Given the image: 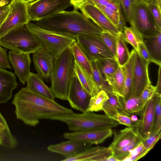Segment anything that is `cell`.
<instances>
[{
    "label": "cell",
    "mask_w": 161,
    "mask_h": 161,
    "mask_svg": "<svg viewBox=\"0 0 161 161\" xmlns=\"http://www.w3.org/2000/svg\"><path fill=\"white\" fill-rule=\"evenodd\" d=\"M87 58L90 61L114 57L100 35L90 34L75 38Z\"/></svg>",
    "instance_id": "9"
},
{
    "label": "cell",
    "mask_w": 161,
    "mask_h": 161,
    "mask_svg": "<svg viewBox=\"0 0 161 161\" xmlns=\"http://www.w3.org/2000/svg\"><path fill=\"white\" fill-rule=\"evenodd\" d=\"M156 97L155 94L147 103L143 110L138 114L140 118L133 128L141 141L149 136L153 132Z\"/></svg>",
    "instance_id": "12"
},
{
    "label": "cell",
    "mask_w": 161,
    "mask_h": 161,
    "mask_svg": "<svg viewBox=\"0 0 161 161\" xmlns=\"http://www.w3.org/2000/svg\"><path fill=\"white\" fill-rule=\"evenodd\" d=\"M12 103L15 107L17 119L33 127L39 123L40 119L73 112L71 109L35 94L26 87L22 88L14 95Z\"/></svg>",
    "instance_id": "1"
},
{
    "label": "cell",
    "mask_w": 161,
    "mask_h": 161,
    "mask_svg": "<svg viewBox=\"0 0 161 161\" xmlns=\"http://www.w3.org/2000/svg\"><path fill=\"white\" fill-rule=\"evenodd\" d=\"M74 63L70 47L55 58L49 87L55 97L67 100L70 84L75 74Z\"/></svg>",
    "instance_id": "3"
},
{
    "label": "cell",
    "mask_w": 161,
    "mask_h": 161,
    "mask_svg": "<svg viewBox=\"0 0 161 161\" xmlns=\"http://www.w3.org/2000/svg\"><path fill=\"white\" fill-rule=\"evenodd\" d=\"M26 87L33 92L46 98L55 100V97L50 88L37 74L31 72L26 80Z\"/></svg>",
    "instance_id": "21"
},
{
    "label": "cell",
    "mask_w": 161,
    "mask_h": 161,
    "mask_svg": "<svg viewBox=\"0 0 161 161\" xmlns=\"http://www.w3.org/2000/svg\"><path fill=\"white\" fill-rule=\"evenodd\" d=\"M129 116L132 122L135 124V125L136 123L138 121L139 119L136 115V114H130L129 115Z\"/></svg>",
    "instance_id": "53"
},
{
    "label": "cell",
    "mask_w": 161,
    "mask_h": 161,
    "mask_svg": "<svg viewBox=\"0 0 161 161\" xmlns=\"http://www.w3.org/2000/svg\"><path fill=\"white\" fill-rule=\"evenodd\" d=\"M25 0H15L10 5L8 15L0 27V38L12 30L31 21Z\"/></svg>",
    "instance_id": "10"
},
{
    "label": "cell",
    "mask_w": 161,
    "mask_h": 161,
    "mask_svg": "<svg viewBox=\"0 0 161 161\" xmlns=\"http://www.w3.org/2000/svg\"><path fill=\"white\" fill-rule=\"evenodd\" d=\"M8 58L14 68L15 73L19 81L24 85L31 72L30 68L31 61L30 54L10 51Z\"/></svg>",
    "instance_id": "17"
},
{
    "label": "cell",
    "mask_w": 161,
    "mask_h": 161,
    "mask_svg": "<svg viewBox=\"0 0 161 161\" xmlns=\"http://www.w3.org/2000/svg\"><path fill=\"white\" fill-rule=\"evenodd\" d=\"M33 54V62L37 74L42 79L50 78L53 69L54 56L42 47Z\"/></svg>",
    "instance_id": "16"
},
{
    "label": "cell",
    "mask_w": 161,
    "mask_h": 161,
    "mask_svg": "<svg viewBox=\"0 0 161 161\" xmlns=\"http://www.w3.org/2000/svg\"><path fill=\"white\" fill-rule=\"evenodd\" d=\"M91 62L93 79L98 88L100 91H104L108 94H114L104 76L99 69L96 61Z\"/></svg>",
    "instance_id": "32"
},
{
    "label": "cell",
    "mask_w": 161,
    "mask_h": 161,
    "mask_svg": "<svg viewBox=\"0 0 161 161\" xmlns=\"http://www.w3.org/2000/svg\"><path fill=\"white\" fill-rule=\"evenodd\" d=\"M140 142V139L136 136L129 144L122 147L113 151L112 155L118 161H122L128 156L130 151Z\"/></svg>",
    "instance_id": "34"
},
{
    "label": "cell",
    "mask_w": 161,
    "mask_h": 161,
    "mask_svg": "<svg viewBox=\"0 0 161 161\" xmlns=\"http://www.w3.org/2000/svg\"><path fill=\"white\" fill-rule=\"evenodd\" d=\"M149 63L136 51L133 67L130 97H140L145 86L150 81L148 72Z\"/></svg>",
    "instance_id": "11"
},
{
    "label": "cell",
    "mask_w": 161,
    "mask_h": 161,
    "mask_svg": "<svg viewBox=\"0 0 161 161\" xmlns=\"http://www.w3.org/2000/svg\"><path fill=\"white\" fill-rule=\"evenodd\" d=\"M100 36L107 47L115 58L117 35L108 31L103 30Z\"/></svg>",
    "instance_id": "37"
},
{
    "label": "cell",
    "mask_w": 161,
    "mask_h": 161,
    "mask_svg": "<svg viewBox=\"0 0 161 161\" xmlns=\"http://www.w3.org/2000/svg\"><path fill=\"white\" fill-rule=\"evenodd\" d=\"M36 0H26V1L28 3H29L34 1Z\"/></svg>",
    "instance_id": "55"
},
{
    "label": "cell",
    "mask_w": 161,
    "mask_h": 161,
    "mask_svg": "<svg viewBox=\"0 0 161 161\" xmlns=\"http://www.w3.org/2000/svg\"><path fill=\"white\" fill-rule=\"evenodd\" d=\"M11 5H6L0 2V27L8 15Z\"/></svg>",
    "instance_id": "48"
},
{
    "label": "cell",
    "mask_w": 161,
    "mask_h": 161,
    "mask_svg": "<svg viewBox=\"0 0 161 161\" xmlns=\"http://www.w3.org/2000/svg\"><path fill=\"white\" fill-rule=\"evenodd\" d=\"M146 149L142 142L139 144L130 152L128 156L122 161H136L145 156L150 151Z\"/></svg>",
    "instance_id": "39"
},
{
    "label": "cell",
    "mask_w": 161,
    "mask_h": 161,
    "mask_svg": "<svg viewBox=\"0 0 161 161\" xmlns=\"http://www.w3.org/2000/svg\"><path fill=\"white\" fill-rule=\"evenodd\" d=\"M157 83L156 87V94L161 95V65L159 66Z\"/></svg>",
    "instance_id": "51"
},
{
    "label": "cell",
    "mask_w": 161,
    "mask_h": 161,
    "mask_svg": "<svg viewBox=\"0 0 161 161\" xmlns=\"http://www.w3.org/2000/svg\"><path fill=\"white\" fill-rule=\"evenodd\" d=\"M156 95V97L155 106L154 122L152 134H156L161 132V95Z\"/></svg>",
    "instance_id": "40"
},
{
    "label": "cell",
    "mask_w": 161,
    "mask_h": 161,
    "mask_svg": "<svg viewBox=\"0 0 161 161\" xmlns=\"http://www.w3.org/2000/svg\"><path fill=\"white\" fill-rule=\"evenodd\" d=\"M141 38L152 62L161 65V32L153 36Z\"/></svg>",
    "instance_id": "22"
},
{
    "label": "cell",
    "mask_w": 161,
    "mask_h": 161,
    "mask_svg": "<svg viewBox=\"0 0 161 161\" xmlns=\"http://www.w3.org/2000/svg\"><path fill=\"white\" fill-rule=\"evenodd\" d=\"M15 0H0V2L6 5H10Z\"/></svg>",
    "instance_id": "54"
},
{
    "label": "cell",
    "mask_w": 161,
    "mask_h": 161,
    "mask_svg": "<svg viewBox=\"0 0 161 161\" xmlns=\"http://www.w3.org/2000/svg\"></svg>",
    "instance_id": "57"
},
{
    "label": "cell",
    "mask_w": 161,
    "mask_h": 161,
    "mask_svg": "<svg viewBox=\"0 0 161 161\" xmlns=\"http://www.w3.org/2000/svg\"><path fill=\"white\" fill-rule=\"evenodd\" d=\"M0 136L2 141V145L10 149L14 148L18 144L17 138L12 134L10 129H7L0 125Z\"/></svg>",
    "instance_id": "36"
},
{
    "label": "cell",
    "mask_w": 161,
    "mask_h": 161,
    "mask_svg": "<svg viewBox=\"0 0 161 161\" xmlns=\"http://www.w3.org/2000/svg\"><path fill=\"white\" fill-rule=\"evenodd\" d=\"M91 96L83 87L75 73L70 84L68 101L73 109L84 113L87 110Z\"/></svg>",
    "instance_id": "13"
},
{
    "label": "cell",
    "mask_w": 161,
    "mask_h": 161,
    "mask_svg": "<svg viewBox=\"0 0 161 161\" xmlns=\"http://www.w3.org/2000/svg\"><path fill=\"white\" fill-rule=\"evenodd\" d=\"M139 54L147 61L152 62L148 52L142 41L139 45Z\"/></svg>",
    "instance_id": "49"
},
{
    "label": "cell",
    "mask_w": 161,
    "mask_h": 161,
    "mask_svg": "<svg viewBox=\"0 0 161 161\" xmlns=\"http://www.w3.org/2000/svg\"><path fill=\"white\" fill-rule=\"evenodd\" d=\"M156 93V87L151 84L149 81L144 89L140 96L142 101L144 103H147L154 95Z\"/></svg>",
    "instance_id": "43"
},
{
    "label": "cell",
    "mask_w": 161,
    "mask_h": 161,
    "mask_svg": "<svg viewBox=\"0 0 161 161\" xmlns=\"http://www.w3.org/2000/svg\"><path fill=\"white\" fill-rule=\"evenodd\" d=\"M158 26L161 28V0H145Z\"/></svg>",
    "instance_id": "38"
},
{
    "label": "cell",
    "mask_w": 161,
    "mask_h": 161,
    "mask_svg": "<svg viewBox=\"0 0 161 161\" xmlns=\"http://www.w3.org/2000/svg\"><path fill=\"white\" fill-rule=\"evenodd\" d=\"M120 98L123 108L121 112L128 116L132 114L138 115L146 104L142 101L140 97H131L126 98L120 97Z\"/></svg>",
    "instance_id": "27"
},
{
    "label": "cell",
    "mask_w": 161,
    "mask_h": 161,
    "mask_svg": "<svg viewBox=\"0 0 161 161\" xmlns=\"http://www.w3.org/2000/svg\"><path fill=\"white\" fill-rule=\"evenodd\" d=\"M136 0H118L126 21L129 23L132 3Z\"/></svg>",
    "instance_id": "45"
},
{
    "label": "cell",
    "mask_w": 161,
    "mask_h": 161,
    "mask_svg": "<svg viewBox=\"0 0 161 161\" xmlns=\"http://www.w3.org/2000/svg\"><path fill=\"white\" fill-rule=\"evenodd\" d=\"M88 1V0H70V5L73 6L74 9L78 10Z\"/></svg>",
    "instance_id": "50"
},
{
    "label": "cell",
    "mask_w": 161,
    "mask_h": 161,
    "mask_svg": "<svg viewBox=\"0 0 161 161\" xmlns=\"http://www.w3.org/2000/svg\"><path fill=\"white\" fill-rule=\"evenodd\" d=\"M47 119L60 121L67 125L72 131L89 130L111 128L119 125L116 121L106 114H100L91 111L81 114L73 112L48 117Z\"/></svg>",
    "instance_id": "4"
},
{
    "label": "cell",
    "mask_w": 161,
    "mask_h": 161,
    "mask_svg": "<svg viewBox=\"0 0 161 161\" xmlns=\"http://www.w3.org/2000/svg\"><path fill=\"white\" fill-rule=\"evenodd\" d=\"M74 65L75 73L83 87L91 97L96 95L100 90L93 79L74 59Z\"/></svg>",
    "instance_id": "24"
},
{
    "label": "cell",
    "mask_w": 161,
    "mask_h": 161,
    "mask_svg": "<svg viewBox=\"0 0 161 161\" xmlns=\"http://www.w3.org/2000/svg\"><path fill=\"white\" fill-rule=\"evenodd\" d=\"M94 5L103 13L120 32H123L124 27L126 26V21L122 12L113 10L99 5Z\"/></svg>",
    "instance_id": "29"
},
{
    "label": "cell",
    "mask_w": 161,
    "mask_h": 161,
    "mask_svg": "<svg viewBox=\"0 0 161 161\" xmlns=\"http://www.w3.org/2000/svg\"><path fill=\"white\" fill-rule=\"evenodd\" d=\"M70 48L74 60L93 79L91 62L86 57L78 42L76 41Z\"/></svg>",
    "instance_id": "28"
},
{
    "label": "cell",
    "mask_w": 161,
    "mask_h": 161,
    "mask_svg": "<svg viewBox=\"0 0 161 161\" xmlns=\"http://www.w3.org/2000/svg\"><path fill=\"white\" fill-rule=\"evenodd\" d=\"M112 150L108 147L99 146L90 147L80 153L72 157L65 158L63 161H107L113 155Z\"/></svg>",
    "instance_id": "18"
},
{
    "label": "cell",
    "mask_w": 161,
    "mask_h": 161,
    "mask_svg": "<svg viewBox=\"0 0 161 161\" xmlns=\"http://www.w3.org/2000/svg\"><path fill=\"white\" fill-rule=\"evenodd\" d=\"M27 25L30 30L40 40L42 47L55 58L60 56L76 41L75 38L48 31L36 24L29 22Z\"/></svg>",
    "instance_id": "7"
},
{
    "label": "cell",
    "mask_w": 161,
    "mask_h": 161,
    "mask_svg": "<svg viewBox=\"0 0 161 161\" xmlns=\"http://www.w3.org/2000/svg\"><path fill=\"white\" fill-rule=\"evenodd\" d=\"M113 134L112 129L107 128L65 132L63 136L66 139L77 140L92 145L103 143Z\"/></svg>",
    "instance_id": "14"
},
{
    "label": "cell",
    "mask_w": 161,
    "mask_h": 161,
    "mask_svg": "<svg viewBox=\"0 0 161 161\" xmlns=\"http://www.w3.org/2000/svg\"><path fill=\"white\" fill-rule=\"evenodd\" d=\"M123 32H120L117 36L116 59L119 66H122L128 60L130 53L128 48Z\"/></svg>",
    "instance_id": "30"
},
{
    "label": "cell",
    "mask_w": 161,
    "mask_h": 161,
    "mask_svg": "<svg viewBox=\"0 0 161 161\" xmlns=\"http://www.w3.org/2000/svg\"><path fill=\"white\" fill-rule=\"evenodd\" d=\"M129 23L141 38L153 36L161 32L145 0H136L132 3Z\"/></svg>",
    "instance_id": "6"
},
{
    "label": "cell",
    "mask_w": 161,
    "mask_h": 161,
    "mask_svg": "<svg viewBox=\"0 0 161 161\" xmlns=\"http://www.w3.org/2000/svg\"><path fill=\"white\" fill-rule=\"evenodd\" d=\"M161 132L156 134H152L149 136L141 141L146 149L151 150L160 139Z\"/></svg>",
    "instance_id": "44"
},
{
    "label": "cell",
    "mask_w": 161,
    "mask_h": 161,
    "mask_svg": "<svg viewBox=\"0 0 161 161\" xmlns=\"http://www.w3.org/2000/svg\"><path fill=\"white\" fill-rule=\"evenodd\" d=\"M0 45L11 51L30 54L42 47L27 24L15 28L0 38Z\"/></svg>",
    "instance_id": "5"
},
{
    "label": "cell",
    "mask_w": 161,
    "mask_h": 161,
    "mask_svg": "<svg viewBox=\"0 0 161 161\" xmlns=\"http://www.w3.org/2000/svg\"><path fill=\"white\" fill-rule=\"evenodd\" d=\"M108 99V94L104 91L100 90L96 95L91 97L86 111L96 112L103 110L104 103Z\"/></svg>",
    "instance_id": "33"
},
{
    "label": "cell",
    "mask_w": 161,
    "mask_h": 161,
    "mask_svg": "<svg viewBox=\"0 0 161 161\" xmlns=\"http://www.w3.org/2000/svg\"><path fill=\"white\" fill-rule=\"evenodd\" d=\"M40 27L51 32L75 38L83 35H100L103 30L78 10L60 11L37 22Z\"/></svg>",
    "instance_id": "2"
},
{
    "label": "cell",
    "mask_w": 161,
    "mask_h": 161,
    "mask_svg": "<svg viewBox=\"0 0 161 161\" xmlns=\"http://www.w3.org/2000/svg\"><path fill=\"white\" fill-rule=\"evenodd\" d=\"M70 5V0H36L28 3L31 21H38L64 10Z\"/></svg>",
    "instance_id": "8"
},
{
    "label": "cell",
    "mask_w": 161,
    "mask_h": 161,
    "mask_svg": "<svg viewBox=\"0 0 161 161\" xmlns=\"http://www.w3.org/2000/svg\"><path fill=\"white\" fill-rule=\"evenodd\" d=\"M2 139H1V137L0 136V145H2Z\"/></svg>",
    "instance_id": "56"
},
{
    "label": "cell",
    "mask_w": 161,
    "mask_h": 161,
    "mask_svg": "<svg viewBox=\"0 0 161 161\" xmlns=\"http://www.w3.org/2000/svg\"><path fill=\"white\" fill-rule=\"evenodd\" d=\"M80 9L82 14L103 31H108L116 35L120 32L98 8L89 1Z\"/></svg>",
    "instance_id": "15"
},
{
    "label": "cell",
    "mask_w": 161,
    "mask_h": 161,
    "mask_svg": "<svg viewBox=\"0 0 161 161\" xmlns=\"http://www.w3.org/2000/svg\"><path fill=\"white\" fill-rule=\"evenodd\" d=\"M17 86L15 75L0 68V104L5 103L11 99L12 92Z\"/></svg>",
    "instance_id": "20"
},
{
    "label": "cell",
    "mask_w": 161,
    "mask_h": 161,
    "mask_svg": "<svg viewBox=\"0 0 161 161\" xmlns=\"http://www.w3.org/2000/svg\"><path fill=\"white\" fill-rule=\"evenodd\" d=\"M112 119L117 121L119 125H123L127 127L133 128L135 125V124L132 122L129 116L124 114L118 110L114 113Z\"/></svg>",
    "instance_id": "42"
},
{
    "label": "cell",
    "mask_w": 161,
    "mask_h": 161,
    "mask_svg": "<svg viewBox=\"0 0 161 161\" xmlns=\"http://www.w3.org/2000/svg\"><path fill=\"white\" fill-rule=\"evenodd\" d=\"M105 78L113 93L122 97L124 86V73L122 66H119L114 73Z\"/></svg>",
    "instance_id": "25"
},
{
    "label": "cell",
    "mask_w": 161,
    "mask_h": 161,
    "mask_svg": "<svg viewBox=\"0 0 161 161\" xmlns=\"http://www.w3.org/2000/svg\"><path fill=\"white\" fill-rule=\"evenodd\" d=\"M109 99L105 103L111 107L116 108L121 112L123 111L120 97L114 94H108Z\"/></svg>",
    "instance_id": "46"
},
{
    "label": "cell",
    "mask_w": 161,
    "mask_h": 161,
    "mask_svg": "<svg viewBox=\"0 0 161 161\" xmlns=\"http://www.w3.org/2000/svg\"><path fill=\"white\" fill-rule=\"evenodd\" d=\"M0 68L12 69L7 53V49L0 46Z\"/></svg>",
    "instance_id": "47"
},
{
    "label": "cell",
    "mask_w": 161,
    "mask_h": 161,
    "mask_svg": "<svg viewBox=\"0 0 161 161\" xmlns=\"http://www.w3.org/2000/svg\"><path fill=\"white\" fill-rule=\"evenodd\" d=\"M113 134L114 139L109 147L112 151L129 144L137 136L132 127H127L121 130L113 131Z\"/></svg>",
    "instance_id": "23"
},
{
    "label": "cell",
    "mask_w": 161,
    "mask_h": 161,
    "mask_svg": "<svg viewBox=\"0 0 161 161\" xmlns=\"http://www.w3.org/2000/svg\"><path fill=\"white\" fill-rule=\"evenodd\" d=\"M123 32L126 42L130 44L139 53V45L142 42L141 37L131 27L125 26Z\"/></svg>",
    "instance_id": "35"
},
{
    "label": "cell",
    "mask_w": 161,
    "mask_h": 161,
    "mask_svg": "<svg viewBox=\"0 0 161 161\" xmlns=\"http://www.w3.org/2000/svg\"><path fill=\"white\" fill-rule=\"evenodd\" d=\"M135 52L134 49L132 50L128 60L122 66L124 73V86L122 97L126 98L131 96L132 70Z\"/></svg>",
    "instance_id": "26"
},
{
    "label": "cell",
    "mask_w": 161,
    "mask_h": 161,
    "mask_svg": "<svg viewBox=\"0 0 161 161\" xmlns=\"http://www.w3.org/2000/svg\"><path fill=\"white\" fill-rule=\"evenodd\" d=\"M96 62L99 69L104 78L114 73L119 66L114 57L104 58Z\"/></svg>",
    "instance_id": "31"
},
{
    "label": "cell",
    "mask_w": 161,
    "mask_h": 161,
    "mask_svg": "<svg viewBox=\"0 0 161 161\" xmlns=\"http://www.w3.org/2000/svg\"><path fill=\"white\" fill-rule=\"evenodd\" d=\"M92 145L77 140L69 139L58 144L49 146L47 149L67 158L75 156Z\"/></svg>",
    "instance_id": "19"
},
{
    "label": "cell",
    "mask_w": 161,
    "mask_h": 161,
    "mask_svg": "<svg viewBox=\"0 0 161 161\" xmlns=\"http://www.w3.org/2000/svg\"><path fill=\"white\" fill-rule=\"evenodd\" d=\"M0 125L4 126L7 129H9L6 121L0 112Z\"/></svg>",
    "instance_id": "52"
},
{
    "label": "cell",
    "mask_w": 161,
    "mask_h": 161,
    "mask_svg": "<svg viewBox=\"0 0 161 161\" xmlns=\"http://www.w3.org/2000/svg\"><path fill=\"white\" fill-rule=\"evenodd\" d=\"M88 1L95 5H99L113 10L122 12L118 0H88Z\"/></svg>",
    "instance_id": "41"
}]
</instances>
